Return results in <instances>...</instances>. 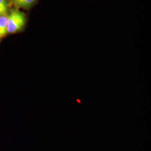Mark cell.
I'll return each instance as SVG.
<instances>
[{"instance_id": "7a4b0ae2", "label": "cell", "mask_w": 151, "mask_h": 151, "mask_svg": "<svg viewBox=\"0 0 151 151\" xmlns=\"http://www.w3.org/2000/svg\"><path fill=\"white\" fill-rule=\"evenodd\" d=\"M38 0H10L11 6L17 9L30 10L35 5Z\"/></svg>"}, {"instance_id": "277c9868", "label": "cell", "mask_w": 151, "mask_h": 151, "mask_svg": "<svg viewBox=\"0 0 151 151\" xmlns=\"http://www.w3.org/2000/svg\"><path fill=\"white\" fill-rule=\"evenodd\" d=\"M11 9L10 0H0V16L7 15Z\"/></svg>"}, {"instance_id": "6da1fadb", "label": "cell", "mask_w": 151, "mask_h": 151, "mask_svg": "<svg viewBox=\"0 0 151 151\" xmlns=\"http://www.w3.org/2000/svg\"><path fill=\"white\" fill-rule=\"evenodd\" d=\"M27 15L20 10L11 8L7 14L8 34H14L22 32L26 27Z\"/></svg>"}, {"instance_id": "3957f363", "label": "cell", "mask_w": 151, "mask_h": 151, "mask_svg": "<svg viewBox=\"0 0 151 151\" xmlns=\"http://www.w3.org/2000/svg\"><path fill=\"white\" fill-rule=\"evenodd\" d=\"M7 35V15H5L0 16V43Z\"/></svg>"}]
</instances>
